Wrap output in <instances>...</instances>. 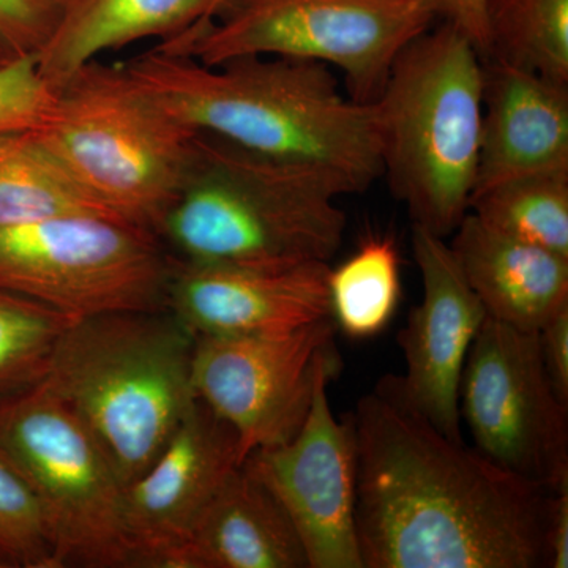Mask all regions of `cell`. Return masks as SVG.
<instances>
[{
    "label": "cell",
    "mask_w": 568,
    "mask_h": 568,
    "mask_svg": "<svg viewBox=\"0 0 568 568\" xmlns=\"http://www.w3.org/2000/svg\"><path fill=\"white\" fill-rule=\"evenodd\" d=\"M481 59L568 84V0H487Z\"/></svg>",
    "instance_id": "obj_21"
},
{
    "label": "cell",
    "mask_w": 568,
    "mask_h": 568,
    "mask_svg": "<svg viewBox=\"0 0 568 568\" xmlns=\"http://www.w3.org/2000/svg\"><path fill=\"white\" fill-rule=\"evenodd\" d=\"M33 133L85 192L155 234L181 193L197 132L156 103L125 65L95 59L54 89Z\"/></svg>",
    "instance_id": "obj_6"
},
{
    "label": "cell",
    "mask_w": 568,
    "mask_h": 568,
    "mask_svg": "<svg viewBox=\"0 0 568 568\" xmlns=\"http://www.w3.org/2000/svg\"><path fill=\"white\" fill-rule=\"evenodd\" d=\"M0 463L39 503L55 568L134 567L125 485L92 433L41 381L0 398Z\"/></svg>",
    "instance_id": "obj_8"
},
{
    "label": "cell",
    "mask_w": 568,
    "mask_h": 568,
    "mask_svg": "<svg viewBox=\"0 0 568 568\" xmlns=\"http://www.w3.org/2000/svg\"><path fill=\"white\" fill-rule=\"evenodd\" d=\"M328 263L197 265L171 256L168 310L197 335H274L331 317Z\"/></svg>",
    "instance_id": "obj_15"
},
{
    "label": "cell",
    "mask_w": 568,
    "mask_h": 568,
    "mask_svg": "<svg viewBox=\"0 0 568 568\" xmlns=\"http://www.w3.org/2000/svg\"><path fill=\"white\" fill-rule=\"evenodd\" d=\"M194 336L170 310L82 317L41 383L102 446L122 484L140 477L196 402Z\"/></svg>",
    "instance_id": "obj_5"
},
{
    "label": "cell",
    "mask_w": 568,
    "mask_h": 568,
    "mask_svg": "<svg viewBox=\"0 0 568 568\" xmlns=\"http://www.w3.org/2000/svg\"><path fill=\"white\" fill-rule=\"evenodd\" d=\"M395 242L372 237L328 272L335 327L354 339L373 338L390 323L402 297V267Z\"/></svg>",
    "instance_id": "obj_22"
},
{
    "label": "cell",
    "mask_w": 568,
    "mask_h": 568,
    "mask_svg": "<svg viewBox=\"0 0 568 568\" xmlns=\"http://www.w3.org/2000/svg\"><path fill=\"white\" fill-rule=\"evenodd\" d=\"M469 211L500 233L568 257V170L496 183L470 197Z\"/></svg>",
    "instance_id": "obj_23"
},
{
    "label": "cell",
    "mask_w": 568,
    "mask_h": 568,
    "mask_svg": "<svg viewBox=\"0 0 568 568\" xmlns=\"http://www.w3.org/2000/svg\"><path fill=\"white\" fill-rule=\"evenodd\" d=\"M484 59L447 21L396 55L373 102L381 168L413 226L447 239L469 212L481 136Z\"/></svg>",
    "instance_id": "obj_4"
},
{
    "label": "cell",
    "mask_w": 568,
    "mask_h": 568,
    "mask_svg": "<svg viewBox=\"0 0 568 568\" xmlns=\"http://www.w3.org/2000/svg\"><path fill=\"white\" fill-rule=\"evenodd\" d=\"M239 466L237 436L196 399L159 457L123 493L134 567L170 568L213 495Z\"/></svg>",
    "instance_id": "obj_14"
},
{
    "label": "cell",
    "mask_w": 568,
    "mask_h": 568,
    "mask_svg": "<svg viewBox=\"0 0 568 568\" xmlns=\"http://www.w3.org/2000/svg\"><path fill=\"white\" fill-rule=\"evenodd\" d=\"M125 69L190 129L316 171L339 196L383 175L373 104L351 99L324 63L244 55L209 67L153 48Z\"/></svg>",
    "instance_id": "obj_2"
},
{
    "label": "cell",
    "mask_w": 568,
    "mask_h": 568,
    "mask_svg": "<svg viewBox=\"0 0 568 568\" xmlns=\"http://www.w3.org/2000/svg\"><path fill=\"white\" fill-rule=\"evenodd\" d=\"M323 175L197 132L178 200L156 237L182 263H328L347 219Z\"/></svg>",
    "instance_id": "obj_3"
},
{
    "label": "cell",
    "mask_w": 568,
    "mask_h": 568,
    "mask_svg": "<svg viewBox=\"0 0 568 568\" xmlns=\"http://www.w3.org/2000/svg\"><path fill=\"white\" fill-rule=\"evenodd\" d=\"M317 379L308 416L282 446L254 452L244 466L276 497L304 545L308 568H364L355 532L357 448L351 413L334 416Z\"/></svg>",
    "instance_id": "obj_12"
},
{
    "label": "cell",
    "mask_w": 568,
    "mask_h": 568,
    "mask_svg": "<svg viewBox=\"0 0 568 568\" xmlns=\"http://www.w3.org/2000/svg\"><path fill=\"white\" fill-rule=\"evenodd\" d=\"M81 215L121 220L67 173L33 130L0 134V227Z\"/></svg>",
    "instance_id": "obj_20"
},
{
    "label": "cell",
    "mask_w": 568,
    "mask_h": 568,
    "mask_svg": "<svg viewBox=\"0 0 568 568\" xmlns=\"http://www.w3.org/2000/svg\"><path fill=\"white\" fill-rule=\"evenodd\" d=\"M65 0H0V51L37 55L61 20Z\"/></svg>",
    "instance_id": "obj_27"
},
{
    "label": "cell",
    "mask_w": 568,
    "mask_h": 568,
    "mask_svg": "<svg viewBox=\"0 0 568 568\" xmlns=\"http://www.w3.org/2000/svg\"><path fill=\"white\" fill-rule=\"evenodd\" d=\"M548 567H568V485L551 493L547 528Z\"/></svg>",
    "instance_id": "obj_30"
},
{
    "label": "cell",
    "mask_w": 568,
    "mask_h": 568,
    "mask_svg": "<svg viewBox=\"0 0 568 568\" xmlns=\"http://www.w3.org/2000/svg\"><path fill=\"white\" fill-rule=\"evenodd\" d=\"M413 252L424 295L398 334L406 372L383 379L443 435L462 443L459 386L487 312L459 271L446 239L413 226Z\"/></svg>",
    "instance_id": "obj_13"
},
{
    "label": "cell",
    "mask_w": 568,
    "mask_h": 568,
    "mask_svg": "<svg viewBox=\"0 0 568 568\" xmlns=\"http://www.w3.org/2000/svg\"><path fill=\"white\" fill-rule=\"evenodd\" d=\"M558 170H568V84L484 59L474 194L519 175Z\"/></svg>",
    "instance_id": "obj_16"
},
{
    "label": "cell",
    "mask_w": 568,
    "mask_h": 568,
    "mask_svg": "<svg viewBox=\"0 0 568 568\" xmlns=\"http://www.w3.org/2000/svg\"><path fill=\"white\" fill-rule=\"evenodd\" d=\"M332 317L274 335H197L192 384L196 398L237 436L242 465L298 432L317 379L338 368Z\"/></svg>",
    "instance_id": "obj_11"
},
{
    "label": "cell",
    "mask_w": 568,
    "mask_h": 568,
    "mask_svg": "<svg viewBox=\"0 0 568 568\" xmlns=\"http://www.w3.org/2000/svg\"><path fill=\"white\" fill-rule=\"evenodd\" d=\"M351 416L364 568L548 567L551 493L443 435L384 379Z\"/></svg>",
    "instance_id": "obj_1"
},
{
    "label": "cell",
    "mask_w": 568,
    "mask_h": 568,
    "mask_svg": "<svg viewBox=\"0 0 568 568\" xmlns=\"http://www.w3.org/2000/svg\"><path fill=\"white\" fill-rule=\"evenodd\" d=\"M452 235L448 246L488 316L538 332L568 305V257L500 233L473 212Z\"/></svg>",
    "instance_id": "obj_17"
},
{
    "label": "cell",
    "mask_w": 568,
    "mask_h": 568,
    "mask_svg": "<svg viewBox=\"0 0 568 568\" xmlns=\"http://www.w3.org/2000/svg\"><path fill=\"white\" fill-rule=\"evenodd\" d=\"M538 339L549 381L568 405V305L538 331Z\"/></svg>",
    "instance_id": "obj_28"
},
{
    "label": "cell",
    "mask_w": 568,
    "mask_h": 568,
    "mask_svg": "<svg viewBox=\"0 0 568 568\" xmlns=\"http://www.w3.org/2000/svg\"><path fill=\"white\" fill-rule=\"evenodd\" d=\"M224 0H65L51 39L37 54V67L52 89L71 73L141 40L159 43L215 18Z\"/></svg>",
    "instance_id": "obj_19"
},
{
    "label": "cell",
    "mask_w": 568,
    "mask_h": 568,
    "mask_svg": "<svg viewBox=\"0 0 568 568\" xmlns=\"http://www.w3.org/2000/svg\"><path fill=\"white\" fill-rule=\"evenodd\" d=\"M436 21L425 0H224L215 18L155 48L209 67L244 55L324 63L342 71L351 99L373 103L399 51Z\"/></svg>",
    "instance_id": "obj_7"
},
{
    "label": "cell",
    "mask_w": 568,
    "mask_h": 568,
    "mask_svg": "<svg viewBox=\"0 0 568 568\" xmlns=\"http://www.w3.org/2000/svg\"><path fill=\"white\" fill-rule=\"evenodd\" d=\"M52 99L54 89L41 77L37 55L0 63V134L37 129Z\"/></svg>",
    "instance_id": "obj_26"
},
{
    "label": "cell",
    "mask_w": 568,
    "mask_h": 568,
    "mask_svg": "<svg viewBox=\"0 0 568 568\" xmlns=\"http://www.w3.org/2000/svg\"><path fill=\"white\" fill-rule=\"evenodd\" d=\"M437 21H447L469 37L484 58L487 0H425Z\"/></svg>",
    "instance_id": "obj_29"
},
{
    "label": "cell",
    "mask_w": 568,
    "mask_h": 568,
    "mask_svg": "<svg viewBox=\"0 0 568 568\" xmlns=\"http://www.w3.org/2000/svg\"><path fill=\"white\" fill-rule=\"evenodd\" d=\"M73 321L0 287V398L43 379L59 339Z\"/></svg>",
    "instance_id": "obj_24"
},
{
    "label": "cell",
    "mask_w": 568,
    "mask_h": 568,
    "mask_svg": "<svg viewBox=\"0 0 568 568\" xmlns=\"http://www.w3.org/2000/svg\"><path fill=\"white\" fill-rule=\"evenodd\" d=\"M459 414L476 448L547 489L568 485V405L552 387L538 332L485 317L466 357Z\"/></svg>",
    "instance_id": "obj_10"
},
{
    "label": "cell",
    "mask_w": 568,
    "mask_h": 568,
    "mask_svg": "<svg viewBox=\"0 0 568 568\" xmlns=\"http://www.w3.org/2000/svg\"><path fill=\"white\" fill-rule=\"evenodd\" d=\"M11 58H9V55H6L3 54L2 51H0V63H3V62H7V61H10Z\"/></svg>",
    "instance_id": "obj_31"
},
{
    "label": "cell",
    "mask_w": 568,
    "mask_h": 568,
    "mask_svg": "<svg viewBox=\"0 0 568 568\" xmlns=\"http://www.w3.org/2000/svg\"><path fill=\"white\" fill-rule=\"evenodd\" d=\"M171 254L151 231L106 216L0 227V287L82 317L168 310Z\"/></svg>",
    "instance_id": "obj_9"
},
{
    "label": "cell",
    "mask_w": 568,
    "mask_h": 568,
    "mask_svg": "<svg viewBox=\"0 0 568 568\" xmlns=\"http://www.w3.org/2000/svg\"><path fill=\"white\" fill-rule=\"evenodd\" d=\"M0 568H55L54 545L39 503L2 463Z\"/></svg>",
    "instance_id": "obj_25"
},
{
    "label": "cell",
    "mask_w": 568,
    "mask_h": 568,
    "mask_svg": "<svg viewBox=\"0 0 568 568\" xmlns=\"http://www.w3.org/2000/svg\"><path fill=\"white\" fill-rule=\"evenodd\" d=\"M170 568H308L276 497L239 466L204 508Z\"/></svg>",
    "instance_id": "obj_18"
}]
</instances>
